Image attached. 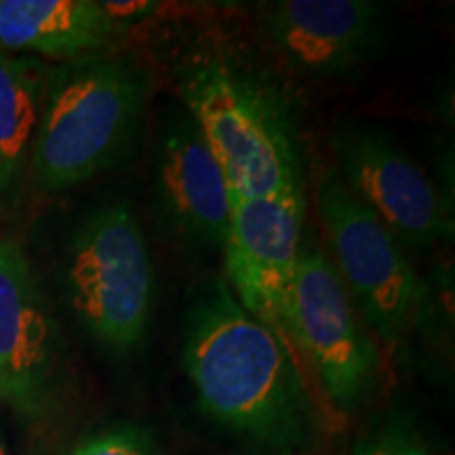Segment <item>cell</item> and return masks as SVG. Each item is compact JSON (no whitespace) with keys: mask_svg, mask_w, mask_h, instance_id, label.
<instances>
[{"mask_svg":"<svg viewBox=\"0 0 455 455\" xmlns=\"http://www.w3.org/2000/svg\"><path fill=\"white\" fill-rule=\"evenodd\" d=\"M70 455H155V445L144 430L121 426L89 436Z\"/></svg>","mask_w":455,"mask_h":455,"instance_id":"15","label":"cell"},{"mask_svg":"<svg viewBox=\"0 0 455 455\" xmlns=\"http://www.w3.org/2000/svg\"><path fill=\"white\" fill-rule=\"evenodd\" d=\"M118 24L93 0H0V49L81 60L100 51Z\"/></svg>","mask_w":455,"mask_h":455,"instance_id":"12","label":"cell"},{"mask_svg":"<svg viewBox=\"0 0 455 455\" xmlns=\"http://www.w3.org/2000/svg\"><path fill=\"white\" fill-rule=\"evenodd\" d=\"M283 333L298 346L335 407L346 411L365 401L379 371L378 344L333 261L312 243H301Z\"/></svg>","mask_w":455,"mask_h":455,"instance_id":"6","label":"cell"},{"mask_svg":"<svg viewBox=\"0 0 455 455\" xmlns=\"http://www.w3.org/2000/svg\"><path fill=\"white\" fill-rule=\"evenodd\" d=\"M72 308L83 325L116 352L144 339L155 299V270L140 221L127 203L91 215L68 259Z\"/></svg>","mask_w":455,"mask_h":455,"instance_id":"5","label":"cell"},{"mask_svg":"<svg viewBox=\"0 0 455 455\" xmlns=\"http://www.w3.org/2000/svg\"><path fill=\"white\" fill-rule=\"evenodd\" d=\"M150 81L116 57H81L49 72L32 144L34 173L44 190L83 184L114 167L135 144Z\"/></svg>","mask_w":455,"mask_h":455,"instance_id":"2","label":"cell"},{"mask_svg":"<svg viewBox=\"0 0 455 455\" xmlns=\"http://www.w3.org/2000/svg\"><path fill=\"white\" fill-rule=\"evenodd\" d=\"M49 70L0 49V192L15 184L34 144Z\"/></svg>","mask_w":455,"mask_h":455,"instance_id":"13","label":"cell"},{"mask_svg":"<svg viewBox=\"0 0 455 455\" xmlns=\"http://www.w3.org/2000/svg\"><path fill=\"white\" fill-rule=\"evenodd\" d=\"M318 215L335 270L373 338L398 344L419 323L424 287L403 243L346 188L335 169L318 181Z\"/></svg>","mask_w":455,"mask_h":455,"instance_id":"4","label":"cell"},{"mask_svg":"<svg viewBox=\"0 0 455 455\" xmlns=\"http://www.w3.org/2000/svg\"><path fill=\"white\" fill-rule=\"evenodd\" d=\"M283 455H304V453H283Z\"/></svg>","mask_w":455,"mask_h":455,"instance_id":"17","label":"cell"},{"mask_svg":"<svg viewBox=\"0 0 455 455\" xmlns=\"http://www.w3.org/2000/svg\"><path fill=\"white\" fill-rule=\"evenodd\" d=\"M0 455H7V451H4V447H3V443H0Z\"/></svg>","mask_w":455,"mask_h":455,"instance_id":"16","label":"cell"},{"mask_svg":"<svg viewBox=\"0 0 455 455\" xmlns=\"http://www.w3.org/2000/svg\"><path fill=\"white\" fill-rule=\"evenodd\" d=\"M304 215L306 198L301 188L264 196L232 195L224 241L230 291L249 315L275 331L278 329L283 338L301 251Z\"/></svg>","mask_w":455,"mask_h":455,"instance_id":"8","label":"cell"},{"mask_svg":"<svg viewBox=\"0 0 455 455\" xmlns=\"http://www.w3.org/2000/svg\"><path fill=\"white\" fill-rule=\"evenodd\" d=\"M180 95L235 196L301 188L298 131L272 84L226 60L204 57L181 72Z\"/></svg>","mask_w":455,"mask_h":455,"instance_id":"3","label":"cell"},{"mask_svg":"<svg viewBox=\"0 0 455 455\" xmlns=\"http://www.w3.org/2000/svg\"><path fill=\"white\" fill-rule=\"evenodd\" d=\"M155 196L164 224L178 235L224 247L232 192L218 158L190 116L175 118L158 140Z\"/></svg>","mask_w":455,"mask_h":455,"instance_id":"11","label":"cell"},{"mask_svg":"<svg viewBox=\"0 0 455 455\" xmlns=\"http://www.w3.org/2000/svg\"><path fill=\"white\" fill-rule=\"evenodd\" d=\"M356 455H435L424 436L405 422H392L375 428L356 443Z\"/></svg>","mask_w":455,"mask_h":455,"instance_id":"14","label":"cell"},{"mask_svg":"<svg viewBox=\"0 0 455 455\" xmlns=\"http://www.w3.org/2000/svg\"><path fill=\"white\" fill-rule=\"evenodd\" d=\"M184 369L198 405L226 428L287 447L312 428V401L289 341L213 284L188 312Z\"/></svg>","mask_w":455,"mask_h":455,"instance_id":"1","label":"cell"},{"mask_svg":"<svg viewBox=\"0 0 455 455\" xmlns=\"http://www.w3.org/2000/svg\"><path fill=\"white\" fill-rule=\"evenodd\" d=\"M55 375V327L30 261L0 241V403L26 418L47 409Z\"/></svg>","mask_w":455,"mask_h":455,"instance_id":"9","label":"cell"},{"mask_svg":"<svg viewBox=\"0 0 455 455\" xmlns=\"http://www.w3.org/2000/svg\"><path fill=\"white\" fill-rule=\"evenodd\" d=\"M261 26L295 70L338 76L379 47L386 9L373 0H278L261 4Z\"/></svg>","mask_w":455,"mask_h":455,"instance_id":"10","label":"cell"},{"mask_svg":"<svg viewBox=\"0 0 455 455\" xmlns=\"http://www.w3.org/2000/svg\"><path fill=\"white\" fill-rule=\"evenodd\" d=\"M335 173L401 243L428 247L453 236V212L430 175L382 131L346 124L335 131Z\"/></svg>","mask_w":455,"mask_h":455,"instance_id":"7","label":"cell"}]
</instances>
